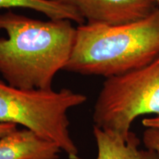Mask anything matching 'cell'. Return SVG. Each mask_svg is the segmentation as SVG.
Returning a JSON list of instances; mask_svg holds the SVG:
<instances>
[{
  "label": "cell",
  "mask_w": 159,
  "mask_h": 159,
  "mask_svg": "<svg viewBox=\"0 0 159 159\" xmlns=\"http://www.w3.org/2000/svg\"><path fill=\"white\" fill-rule=\"evenodd\" d=\"M61 152L55 143L27 128L0 138V159H58Z\"/></svg>",
  "instance_id": "cell-6"
},
{
  "label": "cell",
  "mask_w": 159,
  "mask_h": 159,
  "mask_svg": "<svg viewBox=\"0 0 159 159\" xmlns=\"http://www.w3.org/2000/svg\"><path fill=\"white\" fill-rule=\"evenodd\" d=\"M87 97L69 89H25L0 80V122L21 125L55 143L69 159H80L71 137L68 111Z\"/></svg>",
  "instance_id": "cell-3"
},
{
  "label": "cell",
  "mask_w": 159,
  "mask_h": 159,
  "mask_svg": "<svg viewBox=\"0 0 159 159\" xmlns=\"http://www.w3.org/2000/svg\"><path fill=\"white\" fill-rule=\"evenodd\" d=\"M97 154L95 159H159L156 151L139 148L140 139L131 132L127 139L93 125Z\"/></svg>",
  "instance_id": "cell-7"
},
{
  "label": "cell",
  "mask_w": 159,
  "mask_h": 159,
  "mask_svg": "<svg viewBox=\"0 0 159 159\" xmlns=\"http://www.w3.org/2000/svg\"><path fill=\"white\" fill-rule=\"evenodd\" d=\"M30 9L47 16L50 19H67L83 25L85 21L71 7L53 0H0V8Z\"/></svg>",
  "instance_id": "cell-8"
},
{
  "label": "cell",
  "mask_w": 159,
  "mask_h": 159,
  "mask_svg": "<svg viewBox=\"0 0 159 159\" xmlns=\"http://www.w3.org/2000/svg\"><path fill=\"white\" fill-rule=\"evenodd\" d=\"M159 114V57L105 79L93 111L94 126L127 139L137 117Z\"/></svg>",
  "instance_id": "cell-4"
},
{
  "label": "cell",
  "mask_w": 159,
  "mask_h": 159,
  "mask_svg": "<svg viewBox=\"0 0 159 159\" xmlns=\"http://www.w3.org/2000/svg\"><path fill=\"white\" fill-rule=\"evenodd\" d=\"M158 57L159 7L133 22L80 25L64 70L108 78L141 68Z\"/></svg>",
  "instance_id": "cell-2"
},
{
  "label": "cell",
  "mask_w": 159,
  "mask_h": 159,
  "mask_svg": "<svg viewBox=\"0 0 159 159\" xmlns=\"http://www.w3.org/2000/svg\"><path fill=\"white\" fill-rule=\"evenodd\" d=\"M74 9L86 24L120 25L150 16L159 7L155 0H53Z\"/></svg>",
  "instance_id": "cell-5"
},
{
  "label": "cell",
  "mask_w": 159,
  "mask_h": 159,
  "mask_svg": "<svg viewBox=\"0 0 159 159\" xmlns=\"http://www.w3.org/2000/svg\"><path fill=\"white\" fill-rule=\"evenodd\" d=\"M142 125L146 128H156L159 130V114L152 118H146L142 120Z\"/></svg>",
  "instance_id": "cell-10"
},
{
  "label": "cell",
  "mask_w": 159,
  "mask_h": 159,
  "mask_svg": "<svg viewBox=\"0 0 159 159\" xmlns=\"http://www.w3.org/2000/svg\"><path fill=\"white\" fill-rule=\"evenodd\" d=\"M18 129V125L11 123L0 122V138Z\"/></svg>",
  "instance_id": "cell-11"
},
{
  "label": "cell",
  "mask_w": 159,
  "mask_h": 159,
  "mask_svg": "<svg viewBox=\"0 0 159 159\" xmlns=\"http://www.w3.org/2000/svg\"><path fill=\"white\" fill-rule=\"evenodd\" d=\"M155 1H156V2H157V3H158V5H159V0H155Z\"/></svg>",
  "instance_id": "cell-12"
},
{
  "label": "cell",
  "mask_w": 159,
  "mask_h": 159,
  "mask_svg": "<svg viewBox=\"0 0 159 159\" xmlns=\"http://www.w3.org/2000/svg\"><path fill=\"white\" fill-rule=\"evenodd\" d=\"M67 19L41 21L12 11L0 14V75L25 89H52L74 47L76 28Z\"/></svg>",
  "instance_id": "cell-1"
},
{
  "label": "cell",
  "mask_w": 159,
  "mask_h": 159,
  "mask_svg": "<svg viewBox=\"0 0 159 159\" xmlns=\"http://www.w3.org/2000/svg\"><path fill=\"white\" fill-rule=\"evenodd\" d=\"M143 142L146 148L156 151L159 154V130L146 128L143 134Z\"/></svg>",
  "instance_id": "cell-9"
}]
</instances>
